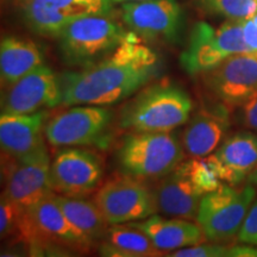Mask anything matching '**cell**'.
<instances>
[{
	"mask_svg": "<svg viewBox=\"0 0 257 257\" xmlns=\"http://www.w3.org/2000/svg\"><path fill=\"white\" fill-rule=\"evenodd\" d=\"M159 73L160 61L154 50L128 31L118 47L98 62L59 76L60 105L117 104L141 91Z\"/></svg>",
	"mask_w": 257,
	"mask_h": 257,
	"instance_id": "cell-1",
	"label": "cell"
},
{
	"mask_svg": "<svg viewBox=\"0 0 257 257\" xmlns=\"http://www.w3.org/2000/svg\"><path fill=\"white\" fill-rule=\"evenodd\" d=\"M193 110L191 96L184 88L159 82L138 92L121 108L120 126L131 133L174 131L187 123Z\"/></svg>",
	"mask_w": 257,
	"mask_h": 257,
	"instance_id": "cell-2",
	"label": "cell"
},
{
	"mask_svg": "<svg viewBox=\"0 0 257 257\" xmlns=\"http://www.w3.org/2000/svg\"><path fill=\"white\" fill-rule=\"evenodd\" d=\"M181 137L174 131L131 133L117 153L121 172L141 180L161 179L184 161Z\"/></svg>",
	"mask_w": 257,
	"mask_h": 257,
	"instance_id": "cell-3",
	"label": "cell"
},
{
	"mask_svg": "<svg viewBox=\"0 0 257 257\" xmlns=\"http://www.w3.org/2000/svg\"><path fill=\"white\" fill-rule=\"evenodd\" d=\"M127 32L107 14L86 16L67 24L59 34L60 51L68 66L98 62L118 47Z\"/></svg>",
	"mask_w": 257,
	"mask_h": 257,
	"instance_id": "cell-4",
	"label": "cell"
},
{
	"mask_svg": "<svg viewBox=\"0 0 257 257\" xmlns=\"http://www.w3.org/2000/svg\"><path fill=\"white\" fill-rule=\"evenodd\" d=\"M22 242L31 251L47 249H88L93 243L67 218L55 200V193L28 208Z\"/></svg>",
	"mask_w": 257,
	"mask_h": 257,
	"instance_id": "cell-5",
	"label": "cell"
},
{
	"mask_svg": "<svg viewBox=\"0 0 257 257\" xmlns=\"http://www.w3.org/2000/svg\"><path fill=\"white\" fill-rule=\"evenodd\" d=\"M256 194V187L249 184L239 188L221 184L205 194L199 206L197 223L207 240L220 243L236 237Z\"/></svg>",
	"mask_w": 257,
	"mask_h": 257,
	"instance_id": "cell-6",
	"label": "cell"
},
{
	"mask_svg": "<svg viewBox=\"0 0 257 257\" xmlns=\"http://www.w3.org/2000/svg\"><path fill=\"white\" fill-rule=\"evenodd\" d=\"M242 53H249L243 40L242 22L227 21L217 28L199 22L193 28L180 61L186 72L197 75Z\"/></svg>",
	"mask_w": 257,
	"mask_h": 257,
	"instance_id": "cell-7",
	"label": "cell"
},
{
	"mask_svg": "<svg viewBox=\"0 0 257 257\" xmlns=\"http://www.w3.org/2000/svg\"><path fill=\"white\" fill-rule=\"evenodd\" d=\"M113 114L99 105H74L48 121L44 135L53 147H101L110 142Z\"/></svg>",
	"mask_w": 257,
	"mask_h": 257,
	"instance_id": "cell-8",
	"label": "cell"
},
{
	"mask_svg": "<svg viewBox=\"0 0 257 257\" xmlns=\"http://www.w3.org/2000/svg\"><path fill=\"white\" fill-rule=\"evenodd\" d=\"M2 156L5 180L2 195L28 210L54 194L50 184L51 160L46 143L21 159Z\"/></svg>",
	"mask_w": 257,
	"mask_h": 257,
	"instance_id": "cell-9",
	"label": "cell"
},
{
	"mask_svg": "<svg viewBox=\"0 0 257 257\" xmlns=\"http://www.w3.org/2000/svg\"><path fill=\"white\" fill-rule=\"evenodd\" d=\"M93 201L110 225L142 220L159 212L154 191L141 179L125 173L105 181Z\"/></svg>",
	"mask_w": 257,
	"mask_h": 257,
	"instance_id": "cell-10",
	"label": "cell"
},
{
	"mask_svg": "<svg viewBox=\"0 0 257 257\" xmlns=\"http://www.w3.org/2000/svg\"><path fill=\"white\" fill-rule=\"evenodd\" d=\"M202 82L227 111L240 108L257 96V54L230 56L201 74Z\"/></svg>",
	"mask_w": 257,
	"mask_h": 257,
	"instance_id": "cell-11",
	"label": "cell"
},
{
	"mask_svg": "<svg viewBox=\"0 0 257 257\" xmlns=\"http://www.w3.org/2000/svg\"><path fill=\"white\" fill-rule=\"evenodd\" d=\"M104 169V161L99 154L67 147L51 160V188L56 194L82 198L99 188Z\"/></svg>",
	"mask_w": 257,
	"mask_h": 257,
	"instance_id": "cell-12",
	"label": "cell"
},
{
	"mask_svg": "<svg viewBox=\"0 0 257 257\" xmlns=\"http://www.w3.org/2000/svg\"><path fill=\"white\" fill-rule=\"evenodd\" d=\"M24 19L31 30L42 36L57 37L75 19L107 14V0H24Z\"/></svg>",
	"mask_w": 257,
	"mask_h": 257,
	"instance_id": "cell-13",
	"label": "cell"
},
{
	"mask_svg": "<svg viewBox=\"0 0 257 257\" xmlns=\"http://www.w3.org/2000/svg\"><path fill=\"white\" fill-rule=\"evenodd\" d=\"M60 104V79L44 64L3 89L2 113H34Z\"/></svg>",
	"mask_w": 257,
	"mask_h": 257,
	"instance_id": "cell-14",
	"label": "cell"
},
{
	"mask_svg": "<svg viewBox=\"0 0 257 257\" xmlns=\"http://www.w3.org/2000/svg\"><path fill=\"white\" fill-rule=\"evenodd\" d=\"M181 18L182 11L176 0H142L121 6L124 24L144 40H175Z\"/></svg>",
	"mask_w": 257,
	"mask_h": 257,
	"instance_id": "cell-15",
	"label": "cell"
},
{
	"mask_svg": "<svg viewBox=\"0 0 257 257\" xmlns=\"http://www.w3.org/2000/svg\"><path fill=\"white\" fill-rule=\"evenodd\" d=\"M206 193L193 175L191 161H182L161 178L154 195L157 211L168 217L195 220L201 199Z\"/></svg>",
	"mask_w": 257,
	"mask_h": 257,
	"instance_id": "cell-16",
	"label": "cell"
},
{
	"mask_svg": "<svg viewBox=\"0 0 257 257\" xmlns=\"http://www.w3.org/2000/svg\"><path fill=\"white\" fill-rule=\"evenodd\" d=\"M207 159L221 182L239 185L257 167V134L242 131L232 135Z\"/></svg>",
	"mask_w": 257,
	"mask_h": 257,
	"instance_id": "cell-17",
	"label": "cell"
},
{
	"mask_svg": "<svg viewBox=\"0 0 257 257\" xmlns=\"http://www.w3.org/2000/svg\"><path fill=\"white\" fill-rule=\"evenodd\" d=\"M48 112L34 113H2L0 117V146L2 155L21 159L44 144V128Z\"/></svg>",
	"mask_w": 257,
	"mask_h": 257,
	"instance_id": "cell-18",
	"label": "cell"
},
{
	"mask_svg": "<svg viewBox=\"0 0 257 257\" xmlns=\"http://www.w3.org/2000/svg\"><path fill=\"white\" fill-rule=\"evenodd\" d=\"M127 224L146 233L156 248L163 252L198 245L207 240L200 225L185 218H163L153 214L146 219Z\"/></svg>",
	"mask_w": 257,
	"mask_h": 257,
	"instance_id": "cell-19",
	"label": "cell"
},
{
	"mask_svg": "<svg viewBox=\"0 0 257 257\" xmlns=\"http://www.w3.org/2000/svg\"><path fill=\"white\" fill-rule=\"evenodd\" d=\"M227 112L221 105L218 110L201 108L188 119L187 126L181 136L182 146L188 156H210L219 147L230 127Z\"/></svg>",
	"mask_w": 257,
	"mask_h": 257,
	"instance_id": "cell-20",
	"label": "cell"
},
{
	"mask_svg": "<svg viewBox=\"0 0 257 257\" xmlns=\"http://www.w3.org/2000/svg\"><path fill=\"white\" fill-rule=\"evenodd\" d=\"M43 64V57L34 42L8 36L0 44V79L6 89Z\"/></svg>",
	"mask_w": 257,
	"mask_h": 257,
	"instance_id": "cell-21",
	"label": "cell"
},
{
	"mask_svg": "<svg viewBox=\"0 0 257 257\" xmlns=\"http://www.w3.org/2000/svg\"><path fill=\"white\" fill-rule=\"evenodd\" d=\"M99 253L111 257H156L163 251L146 233L131 225H110L104 237L99 240Z\"/></svg>",
	"mask_w": 257,
	"mask_h": 257,
	"instance_id": "cell-22",
	"label": "cell"
},
{
	"mask_svg": "<svg viewBox=\"0 0 257 257\" xmlns=\"http://www.w3.org/2000/svg\"><path fill=\"white\" fill-rule=\"evenodd\" d=\"M55 200L67 218L82 231L93 243L100 240L110 224L94 201L79 197H67L55 193Z\"/></svg>",
	"mask_w": 257,
	"mask_h": 257,
	"instance_id": "cell-23",
	"label": "cell"
},
{
	"mask_svg": "<svg viewBox=\"0 0 257 257\" xmlns=\"http://www.w3.org/2000/svg\"><path fill=\"white\" fill-rule=\"evenodd\" d=\"M198 3L204 10L227 21L242 22L257 12V0H198Z\"/></svg>",
	"mask_w": 257,
	"mask_h": 257,
	"instance_id": "cell-24",
	"label": "cell"
},
{
	"mask_svg": "<svg viewBox=\"0 0 257 257\" xmlns=\"http://www.w3.org/2000/svg\"><path fill=\"white\" fill-rule=\"evenodd\" d=\"M25 208H22L17 204L9 200L4 195L0 199V236L2 239L14 238L19 229Z\"/></svg>",
	"mask_w": 257,
	"mask_h": 257,
	"instance_id": "cell-25",
	"label": "cell"
},
{
	"mask_svg": "<svg viewBox=\"0 0 257 257\" xmlns=\"http://www.w3.org/2000/svg\"><path fill=\"white\" fill-rule=\"evenodd\" d=\"M173 257H224L230 256V246L219 243H201L198 245L186 246L169 253Z\"/></svg>",
	"mask_w": 257,
	"mask_h": 257,
	"instance_id": "cell-26",
	"label": "cell"
},
{
	"mask_svg": "<svg viewBox=\"0 0 257 257\" xmlns=\"http://www.w3.org/2000/svg\"><path fill=\"white\" fill-rule=\"evenodd\" d=\"M237 238L240 243L257 246V198L246 213Z\"/></svg>",
	"mask_w": 257,
	"mask_h": 257,
	"instance_id": "cell-27",
	"label": "cell"
},
{
	"mask_svg": "<svg viewBox=\"0 0 257 257\" xmlns=\"http://www.w3.org/2000/svg\"><path fill=\"white\" fill-rule=\"evenodd\" d=\"M242 34L249 53L257 54V12L242 21Z\"/></svg>",
	"mask_w": 257,
	"mask_h": 257,
	"instance_id": "cell-28",
	"label": "cell"
},
{
	"mask_svg": "<svg viewBox=\"0 0 257 257\" xmlns=\"http://www.w3.org/2000/svg\"><path fill=\"white\" fill-rule=\"evenodd\" d=\"M240 120L246 128L257 133V96L240 107Z\"/></svg>",
	"mask_w": 257,
	"mask_h": 257,
	"instance_id": "cell-29",
	"label": "cell"
},
{
	"mask_svg": "<svg viewBox=\"0 0 257 257\" xmlns=\"http://www.w3.org/2000/svg\"><path fill=\"white\" fill-rule=\"evenodd\" d=\"M230 256L234 257H257V248L249 244L240 246H230Z\"/></svg>",
	"mask_w": 257,
	"mask_h": 257,
	"instance_id": "cell-30",
	"label": "cell"
},
{
	"mask_svg": "<svg viewBox=\"0 0 257 257\" xmlns=\"http://www.w3.org/2000/svg\"><path fill=\"white\" fill-rule=\"evenodd\" d=\"M246 181H248L249 185H252L253 187L257 188V167L250 173L248 178H246Z\"/></svg>",
	"mask_w": 257,
	"mask_h": 257,
	"instance_id": "cell-31",
	"label": "cell"
},
{
	"mask_svg": "<svg viewBox=\"0 0 257 257\" xmlns=\"http://www.w3.org/2000/svg\"><path fill=\"white\" fill-rule=\"evenodd\" d=\"M110 4H118V3H130V2H142V0H107Z\"/></svg>",
	"mask_w": 257,
	"mask_h": 257,
	"instance_id": "cell-32",
	"label": "cell"
},
{
	"mask_svg": "<svg viewBox=\"0 0 257 257\" xmlns=\"http://www.w3.org/2000/svg\"><path fill=\"white\" fill-rule=\"evenodd\" d=\"M11 2H15V3H19V4H22V3L24 2V0H11Z\"/></svg>",
	"mask_w": 257,
	"mask_h": 257,
	"instance_id": "cell-33",
	"label": "cell"
}]
</instances>
